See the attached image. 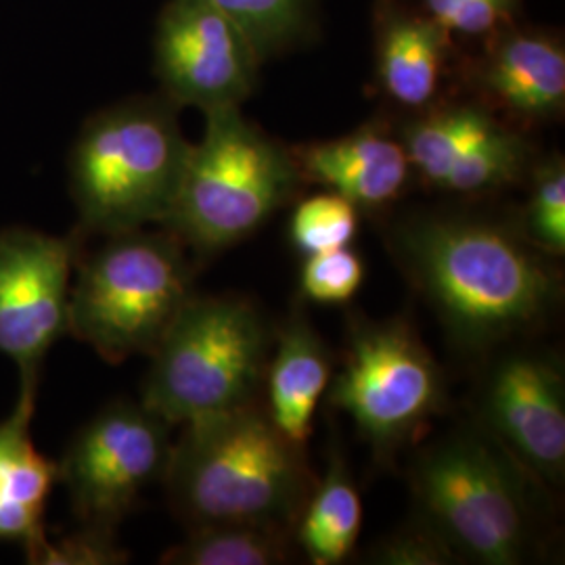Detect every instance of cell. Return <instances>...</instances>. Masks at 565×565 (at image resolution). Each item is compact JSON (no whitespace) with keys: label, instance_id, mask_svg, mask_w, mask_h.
<instances>
[{"label":"cell","instance_id":"cell-1","mask_svg":"<svg viewBox=\"0 0 565 565\" xmlns=\"http://www.w3.org/2000/svg\"><path fill=\"white\" fill-rule=\"evenodd\" d=\"M392 249L452 342L465 350H486L520 335L557 306L555 270L501 224L419 214L394 228Z\"/></svg>","mask_w":565,"mask_h":565},{"label":"cell","instance_id":"cell-2","mask_svg":"<svg viewBox=\"0 0 565 565\" xmlns=\"http://www.w3.org/2000/svg\"><path fill=\"white\" fill-rule=\"evenodd\" d=\"M163 484L186 530L242 524L294 532L315 478L306 448L252 403L184 424Z\"/></svg>","mask_w":565,"mask_h":565},{"label":"cell","instance_id":"cell-3","mask_svg":"<svg viewBox=\"0 0 565 565\" xmlns=\"http://www.w3.org/2000/svg\"><path fill=\"white\" fill-rule=\"evenodd\" d=\"M179 111L162 93L137 95L82 124L67 158V189L84 237L166 223L191 151Z\"/></svg>","mask_w":565,"mask_h":565},{"label":"cell","instance_id":"cell-4","mask_svg":"<svg viewBox=\"0 0 565 565\" xmlns=\"http://www.w3.org/2000/svg\"><path fill=\"white\" fill-rule=\"evenodd\" d=\"M302 184L291 149L247 120L242 107L214 109L205 114L202 141L191 142L162 226L198 258L214 256L254 235Z\"/></svg>","mask_w":565,"mask_h":565},{"label":"cell","instance_id":"cell-5","mask_svg":"<svg viewBox=\"0 0 565 565\" xmlns=\"http://www.w3.org/2000/svg\"><path fill=\"white\" fill-rule=\"evenodd\" d=\"M74 275L67 333L111 364L149 356L193 296L189 249L163 226L107 235Z\"/></svg>","mask_w":565,"mask_h":565},{"label":"cell","instance_id":"cell-6","mask_svg":"<svg viewBox=\"0 0 565 565\" xmlns=\"http://www.w3.org/2000/svg\"><path fill=\"white\" fill-rule=\"evenodd\" d=\"M268 345V327L254 303L193 294L149 354L141 403L170 425L256 403Z\"/></svg>","mask_w":565,"mask_h":565},{"label":"cell","instance_id":"cell-7","mask_svg":"<svg viewBox=\"0 0 565 565\" xmlns=\"http://www.w3.org/2000/svg\"><path fill=\"white\" fill-rule=\"evenodd\" d=\"M505 448L455 431L424 448L411 471L419 522L467 562L515 565L530 546L524 482Z\"/></svg>","mask_w":565,"mask_h":565},{"label":"cell","instance_id":"cell-8","mask_svg":"<svg viewBox=\"0 0 565 565\" xmlns=\"http://www.w3.org/2000/svg\"><path fill=\"white\" fill-rule=\"evenodd\" d=\"M329 401L352 417L377 452H392L419 436L440 413L445 380L411 324L354 319Z\"/></svg>","mask_w":565,"mask_h":565},{"label":"cell","instance_id":"cell-9","mask_svg":"<svg viewBox=\"0 0 565 565\" xmlns=\"http://www.w3.org/2000/svg\"><path fill=\"white\" fill-rule=\"evenodd\" d=\"M170 450V424L145 404L118 401L99 411L57 461V484L78 524L116 530L142 492L163 480Z\"/></svg>","mask_w":565,"mask_h":565},{"label":"cell","instance_id":"cell-10","mask_svg":"<svg viewBox=\"0 0 565 565\" xmlns=\"http://www.w3.org/2000/svg\"><path fill=\"white\" fill-rule=\"evenodd\" d=\"M84 235H49L28 226L0 228V352L20 369V384L39 385L49 350L67 335L72 279Z\"/></svg>","mask_w":565,"mask_h":565},{"label":"cell","instance_id":"cell-11","mask_svg":"<svg viewBox=\"0 0 565 565\" xmlns=\"http://www.w3.org/2000/svg\"><path fill=\"white\" fill-rule=\"evenodd\" d=\"M264 60L235 21L210 0H168L153 32V74L179 109L242 107Z\"/></svg>","mask_w":565,"mask_h":565},{"label":"cell","instance_id":"cell-12","mask_svg":"<svg viewBox=\"0 0 565 565\" xmlns=\"http://www.w3.org/2000/svg\"><path fill=\"white\" fill-rule=\"evenodd\" d=\"M415 177L455 193L480 195L522 181L534 166V149L522 128L484 103H436L413 114L398 132Z\"/></svg>","mask_w":565,"mask_h":565},{"label":"cell","instance_id":"cell-13","mask_svg":"<svg viewBox=\"0 0 565 565\" xmlns=\"http://www.w3.org/2000/svg\"><path fill=\"white\" fill-rule=\"evenodd\" d=\"M482 413L522 469L548 484L564 480L565 384L555 359L530 350L499 359L482 387Z\"/></svg>","mask_w":565,"mask_h":565},{"label":"cell","instance_id":"cell-14","mask_svg":"<svg viewBox=\"0 0 565 565\" xmlns=\"http://www.w3.org/2000/svg\"><path fill=\"white\" fill-rule=\"evenodd\" d=\"M482 42L480 57L463 67L478 102L522 130L564 116L562 36L511 21Z\"/></svg>","mask_w":565,"mask_h":565},{"label":"cell","instance_id":"cell-15","mask_svg":"<svg viewBox=\"0 0 565 565\" xmlns=\"http://www.w3.org/2000/svg\"><path fill=\"white\" fill-rule=\"evenodd\" d=\"M457 72L455 36L419 7L401 0L375 4V82L385 99L406 114L445 102Z\"/></svg>","mask_w":565,"mask_h":565},{"label":"cell","instance_id":"cell-16","mask_svg":"<svg viewBox=\"0 0 565 565\" xmlns=\"http://www.w3.org/2000/svg\"><path fill=\"white\" fill-rule=\"evenodd\" d=\"M291 156L303 182L321 184L361 212L398 202L415 179L401 137L377 121L333 141L291 147Z\"/></svg>","mask_w":565,"mask_h":565},{"label":"cell","instance_id":"cell-17","mask_svg":"<svg viewBox=\"0 0 565 565\" xmlns=\"http://www.w3.org/2000/svg\"><path fill=\"white\" fill-rule=\"evenodd\" d=\"M39 385L20 384L9 417L0 422V543H20L30 555L46 539L44 513L57 484V463L32 440Z\"/></svg>","mask_w":565,"mask_h":565},{"label":"cell","instance_id":"cell-18","mask_svg":"<svg viewBox=\"0 0 565 565\" xmlns=\"http://www.w3.org/2000/svg\"><path fill=\"white\" fill-rule=\"evenodd\" d=\"M331 380V356L323 340L303 319L282 324L273 359L264 371L266 415L282 436L303 446L312 431V417Z\"/></svg>","mask_w":565,"mask_h":565},{"label":"cell","instance_id":"cell-19","mask_svg":"<svg viewBox=\"0 0 565 565\" xmlns=\"http://www.w3.org/2000/svg\"><path fill=\"white\" fill-rule=\"evenodd\" d=\"M363 525V503L352 476L335 455L306 499L296 541L315 565H340L352 555Z\"/></svg>","mask_w":565,"mask_h":565},{"label":"cell","instance_id":"cell-20","mask_svg":"<svg viewBox=\"0 0 565 565\" xmlns=\"http://www.w3.org/2000/svg\"><path fill=\"white\" fill-rule=\"evenodd\" d=\"M291 532L263 525L218 524L189 527L186 539L168 548L160 564L279 565L289 562Z\"/></svg>","mask_w":565,"mask_h":565},{"label":"cell","instance_id":"cell-21","mask_svg":"<svg viewBox=\"0 0 565 565\" xmlns=\"http://www.w3.org/2000/svg\"><path fill=\"white\" fill-rule=\"evenodd\" d=\"M254 42L264 61L302 39L310 0H210Z\"/></svg>","mask_w":565,"mask_h":565},{"label":"cell","instance_id":"cell-22","mask_svg":"<svg viewBox=\"0 0 565 565\" xmlns=\"http://www.w3.org/2000/svg\"><path fill=\"white\" fill-rule=\"evenodd\" d=\"M361 228V210L333 191L306 198L289 221V239L306 256L348 247Z\"/></svg>","mask_w":565,"mask_h":565},{"label":"cell","instance_id":"cell-23","mask_svg":"<svg viewBox=\"0 0 565 565\" xmlns=\"http://www.w3.org/2000/svg\"><path fill=\"white\" fill-rule=\"evenodd\" d=\"M525 242L548 256L565 254V163L553 156L530 170Z\"/></svg>","mask_w":565,"mask_h":565},{"label":"cell","instance_id":"cell-24","mask_svg":"<svg viewBox=\"0 0 565 565\" xmlns=\"http://www.w3.org/2000/svg\"><path fill=\"white\" fill-rule=\"evenodd\" d=\"M364 279V263L350 245L323 254L306 256L300 273V289L310 302L340 306L350 302Z\"/></svg>","mask_w":565,"mask_h":565},{"label":"cell","instance_id":"cell-25","mask_svg":"<svg viewBox=\"0 0 565 565\" xmlns=\"http://www.w3.org/2000/svg\"><path fill=\"white\" fill-rule=\"evenodd\" d=\"M25 559L34 565H118L128 562V551L118 545L116 530L78 524L61 539L46 534Z\"/></svg>","mask_w":565,"mask_h":565},{"label":"cell","instance_id":"cell-26","mask_svg":"<svg viewBox=\"0 0 565 565\" xmlns=\"http://www.w3.org/2000/svg\"><path fill=\"white\" fill-rule=\"evenodd\" d=\"M520 0H419V9L455 39L484 41L511 23Z\"/></svg>","mask_w":565,"mask_h":565},{"label":"cell","instance_id":"cell-27","mask_svg":"<svg viewBox=\"0 0 565 565\" xmlns=\"http://www.w3.org/2000/svg\"><path fill=\"white\" fill-rule=\"evenodd\" d=\"M373 564L446 565L459 562L445 541L424 522L406 525L371 553Z\"/></svg>","mask_w":565,"mask_h":565}]
</instances>
